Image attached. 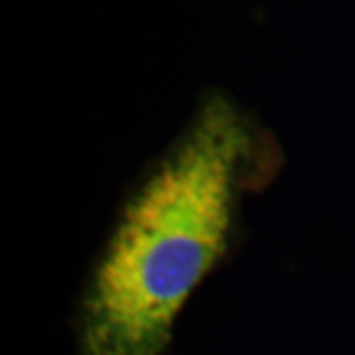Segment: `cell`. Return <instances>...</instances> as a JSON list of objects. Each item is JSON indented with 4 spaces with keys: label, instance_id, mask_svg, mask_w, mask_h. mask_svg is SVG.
<instances>
[{
    "label": "cell",
    "instance_id": "obj_1",
    "mask_svg": "<svg viewBox=\"0 0 355 355\" xmlns=\"http://www.w3.org/2000/svg\"><path fill=\"white\" fill-rule=\"evenodd\" d=\"M272 150L231 99L212 95L130 189L76 293L72 355H168L178 323L245 243L243 198Z\"/></svg>",
    "mask_w": 355,
    "mask_h": 355
}]
</instances>
